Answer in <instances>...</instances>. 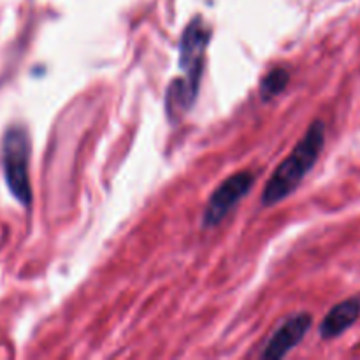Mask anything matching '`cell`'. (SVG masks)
<instances>
[{"label": "cell", "instance_id": "cell-6", "mask_svg": "<svg viewBox=\"0 0 360 360\" xmlns=\"http://www.w3.org/2000/svg\"><path fill=\"white\" fill-rule=\"evenodd\" d=\"M360 316V295L345 299L340 304L334 306L320 323V336L323 340H333L341 336L347 329H350Z\"/></svg>", "mask_w": 360, "mask_h": 360}, {"label": "cell", "instance_id": "cell-4", "mask_svg": "<svg viewBox=\"0 0 360 360\" xmlns=\"http://www.w3.org/2000/svg\"><path fill=\"white\" fill-rule=\"evenodd\" d=\"M255 183V174L250 171H241L232 174L231 178L225 179L211 199L207 200V206L202 214L204 227H217L239 202L246 197L250 188Z\"/></svg>", "mask_w": 360, "mask_h": 360}, {"label": "cell", "instance_id": "cell-2", "mask_svg": "<svg viewBox=\"0 0 360 360\" xmlns=\"http://www.w3.org/2000/svg\"><path fill=\"white\" fill-rule=\"evenodd\" d=\"M323 144H326V125L322 120H315L309 125L304 137L295 144L292 153L278 165L276 171L267 181L262 193L264 206L269 207L276 202H281L301 185L302 179L319 160Z\"/></svg>", "mask_w": 360, "mask_h": 360}, {"label": "cell", "instance_id": "cell-1", "mask_svg": "<svg viewBox=\"0 0 360 360\" xmlns=\"http://www.w3.org/2000/svg\"><path fill=\"white\" fill-rule=\"evenodd\" d=\"M211 30L202 18H195L185 28L179 41V67L185 76L172 81L165 95L167 116L176 122L192 109L199 94L200 77L204 72V58L210 44Z\"/></svg>", "mask_w": 360, "mask_h": 360}, {"label": "cell", "instance_id": "cell-5", "mask_svg": "<svg viewBox=\"0 0 360 360\" xmlns=\"http://www.w3.org/2000/svg\"><path fill=\"white\" fill-rule=\"evenodd\" d=\"M313 319L309 313H297V315L290 316L285 320L276 333L271 336L269 343H267L266 350H264V359H281L297 347L304 336L308 334L309 327H311Z\"/></svg>", "mask_w": 360, "mask_h": 360}, {"label": "cell", "instance_id": "cell-7", "mask_svg": "<svg viewBox=\"0 0 360 360\" xmlns=\"http://www.w3.org/2000/svg\"><path fill=\"white\" fill-rule=\"evenodd\" d=\"M288 81H290V72L283 67H276L271 72H267L260 81V95H262L264 101H271L276 95H280L287 88Z\"/></svg>", "mask_w": 360, "mask_h": 360}, {"label": "cell", "instance_id": "cell-3", "mask_svg": "<svg viewBox=\"0 0 360 360\" xmlns=\"http://www.w3.org/2000/svg\"><path fill=\"white\" fill-rule=\"evenodd\" d=\"M30 137L21 125H13L7 129L2 141V169L7 186L14 199L23 206L32 202L30 185Z\"/></svg>", "mask_w": 360, "mask_h": 360}]
</instances>
